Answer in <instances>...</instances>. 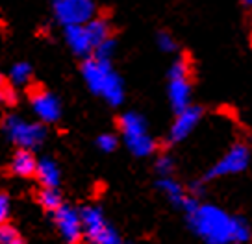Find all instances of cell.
<instances>
[{"label":"cell","instance_id":"1","mask_svg":"<svg viewBox=\"0 0 252 244\" xmlns=\"http://www.w3.org/2000/svg\"><path fill=\"white\" fill-rule=\"evenodd\" d=\"M193 233L208 244H243L251 241L249 222L212 204H198L188 215Z\"/></svg>","mask_w":252,"mask_h":244},{"label":"cell","instance_id":"2","mask_svg":"<svg viewBox=\"0 0 252 244\" xmlns=\"http://www.w3.org/2000/svg\"><path fill=\"white\" fill-rule=\"evenodd\" d=\"M82 76L89 91L104 98L110 106H121L125 102V85L121 76L113 71L111 61L87 55L82 63Z\"/></svg>","mask_w":252,"mask_h":244},{"label":"cell","instance_id":"3","mask_svg":"<svg viewBox=\"0 0 252 244\" xmlns=\"http://www.w3.org/2000/svg\"><path fill=\"white\" fill-rule=\"evenodd\" d=\"M4 134L19 148L35 150L47 139V130L41 122H30L17 115H8L4 120Z\"/></svg>","mask_w":252,"mask_h":244},{"label":"cell","instance_id":"4","mask_svg":"<svg viewBox=\"0 0 252 244\" xmlns=\"http://www.w3.org/2000/svg\"><path fill=\"white\" fill-rule=\"evenodd\" d=\"M82 233L87 241L94 244H119L123 239L119 231L106 220L104 213L98 207H84L80 211Z\"/></svg>","mask_w":252,"mask_h":244},{"label":"cell","instance_id":"5","mask_svg":"<svg viewBox=\"0 0 252 244\" xmlns=\"http://www.w3.org/2000/svg\"><path fill=\"white\" fill-rule=\"evenodd\" d=\"M251 163V148L247 142H236L232 148L206 172V180H217L232 174H241L249 168Z\"/></svg>","mask_w":252,"mask_h":244},{"label":"cell","instance_id":"6","mask_svg":"<svg viewBox=\"0 0 252 244\" xmlns=\"http://www.w3.org/2000/svg\"><path fill=\"white\" fill-rule=\"evenodd\" d=\"M96 13L93 0H54V15L62 26L86 24Z\"/></svg>","mask_w":252,"mask_h":244},{"label":"cell","instance_id":"7","mask_svg":"<svg viewBox=\"0 0 252 244\" xmlns=\"http://www.w3.org/2000/svg\"><path fill=\"white\" fill-rule=\"evenodd\" d=\"M30 104L33 113L39 117L41 122L52 124V122H58L62 117L60 100L41 85L30 87Z\"/></svg>","mask_w":252,"mask_h":244},{"label":"cell","instance_id":"8","mask_svg":"<svg viewBox=\"0 0 252 244\" xmlns=\"http://www.w3.org/2000/svg\"><path fill=\"white\" fill-rule=\"evenodd\" d=\"M52 217H54V224L58 231H60V235L65 243H78L82 241V220H80V211H76L74 207L71 205H65L62 204L54 213H52Z\"/></svg>","mask_w":252,"mask_h":244},{"label":"cell","instance_id":"9","mask_svg":"<svg viewBox=\"0 0 252 244\" xmlns=\"http://www.w3.org/2000/svg\"><path fill=\"white\" fill-rule=\"evenodd\" d=\"M202 118V109L198 106H191L184 108L176 113V117L173 120V126L169 132V141L171 142H182L186 141L189 135L195 132V128L198 126Z\"/></svg>","mask_w":252,"mask_h":244},{"label":"cell","instance_id":"10","mask_svg":"<svg viewBox=\"0 0 252 244\" xmlns=\"http://www.w3.org/2000/svg\"><path fill=\"white\" fill-rule=\"evenodd\" d=\"M63 28H65V41L74 54L80 57H87L93 54V43L89 39V33L84 24H71Z\"/></svg>","mask_w":252,"mask_h":244},{"label":"cell","instance_id":"11","mask_svg":"<svg viewBox=\"0 0 252 244\" xmlns=\"http://www.w3.org/2000/svg\"><path fill=\"white\" fill-rule=\"evenodd\" d=\"M169 100H171V108L174 113L188 108L191 104V81L189 76H176V78H169Z\"/></svg>","mask_w":252,"mask_h":244},{"label":"cell","instance_id":"12","mask_svg":"<svg viewBox=\"0 0 252 244\" xmlns=\"http://www.w3.org/2000/svg\"><path fill=\"white\" fill-rule=\"evenodd\" d=\"M35 166H37V158H35L33 150L19 148L11 159L9 168L19 178H32L35 174Z\"/></svg>","mask_w":252,"mask_h":244},{"label":"cell","instance_id":"13","mask_svg":"<svg viewBox=\"0 0 252 244\" xmlns=\"http://www.w3.org/2000/svg\"><path fill=\"white\" fill-rule=\"evenodd\" d=\"M33 176L37 178L41 187H60V183H62L60 166L56 165V161L50 158L37 159V166H35Z\"/></svg>","mask_w":252,"mask_h":244},{"label":"cell","instance_id":"14","mask_svg":"<svg viewBox=\"0 0 252 244\" xmlns=\"http://www.w3.org/2000/svg\"><path fill=\"white\" fill-rule=\"evenodd\" d=\"M156 187L158 190H161L165 194V198L174 207H182L184 200L188 196V190L184 189V185L171 176H159V180L156 181Z\"/></svg>","mask_w":252,"mask_h":244},{"label":"cell","instance_id":"15","mask_svg":"<svg viewBox=\"0 0 252 244\" xmlns=\"http://www.w3.org/2000/svg\"><path fill=\"white\" fill-rule=\"evenodd\" d=\"M128 150L134 154L135 158H149L156 152V141L154 137L147 132V134H139L134 135V137H126L125 139Z\"/></svg>","mask_w":252,"mask_h":244},{"label":"cell","instance_id":"16","mask_svg":"<svg viewBox=\"0 0 252 244\" xmlns=\"http://www.w3.org/2000/svg\"><path fill=\"white\" fill-rule=\"evenodd\" d=\"M119 130L123 132V137H134L139 134H147L149 126H147V120L135 113V111H128L123 117L119 118Z\"/></svg>","mask_w":252,"mask_h":244},{"label":"cell","instance_id":"17","mask_svg":"<svg viewBox=\"0 0 252 244\" xmlns=\"http://www.w3.org/2000/svg\"><path fill=\"white\" fill-rule=\"evenodd\" d=\"M86 30L89 33V39L93 43V48L100 43V41L108 39L111 35V24L104 19V17H93L91 21H87L86 24Z\"/></svg>","mask_w":252,"mask_h":244},{"label":"cell","instance_id":"18","mask_svg":"<svg viewBox=\"0 0 252 244\" xmlns=\"http://www.w3.org/2000/svg\"><path fill=\"white\" fill-rule=\"evenodd\" d=\"M37 202L48 213H54L63 204L62 194H60L58 187H41L39 194H37Z\"/></svg>","mask_w":252,"mask_h":244},{"label":"cell","instance_id":"19","mask_svg":"<svg viewBox=\"0 0 252 244\" xmlns=\"http://www.w3.org/2000/svg\"><path fill=\"white\" fill-rule=\"evenodd\" d=\"M32 74H33L32 65L26 63V61H19V63H15L11 67L9 78H11V83H13V85H28L32 80Z\"/></svg>","mask_w":252,"mask_h":244},{"label":"cell","instance_id":"20","mask_svg":"<svg viewBox=\"0 0 252 244\" xmlns=\"http://www.w3.org/2000/svg\"><path fill=\"white\" fill-rule=\"evenodd\" d=\"M115 50H117V41L110 35L108 39L100 41V43L93 48V54L91 55L98 57V59H108V61H111V57H113V54H115Z\"/></svg>","mask_w":252,"mask_h":244},{"label":"cell","instance_id":"21","mask_svg":"<svg viewBox=\"0 0 252 244\" xmlns=\"http://www.w3.org/2000/svg\"><path fill=\"white\" fill-rule=\"evenodd\" d=\"M24 239L21 237L19 229L11 226L9 222L0 224V244H23Z\"/></svg>","mask_w":252,"mask_h":244},{"label":"cell","instance_id":"22","mask_svg":"<svg viewBox=\"0 0 252 244\" xmlns=\"http://www.w3.org/2000/svg\"><path fill=\"white\" fill-rule=\"evenodd\" d=\"M156 43H158V48H159L161 52H165V54H173V52H176V50H178V43L174 41V37L169 32H159V33H158Z\"/></svg>","mask_w":252,"mask_h":244},{"label":"cell","instance_id":"23","mask_svg":"<svg viewBox=\"0 0 252 244\" xmlns=\"http://www.w3.org/2000/svg\"><path fill=\"white\" fill-rule=\"evenodd\" d=\"M154 170L158 176H173L174 172V161L171 156H159L154 163Z\"/></svg>","mask_w":252,"mask_h":244},{"label":"cell","instance_id":"24","mask_svg":"<svg viewBox=\"0 0 252 244\" xmlns=\"http://www.w3.org/2000/svg\"><path fill=\"white\" fill-rule=\"evenodd\" d=\"M96 146L98 150H102L106 154H110L113 150H117L119 146V139L113 134H102L96 137Z\"/></svg>","mask_w":252,"mask_h":244},{"label":"cell","instance_id":"25","mask_svg":"<svg viewBox=\"0 0 252 244\" xmlns=\"http://www.w3.org/2000/svg\"><path fill=\"white\" fill-rule=\"evenodd\" d=\"M9 213H11V200L8 194L0 192V224L9 220Z\"/></svg>","mask_w":252,"mask_h":244},{"label":"cell","instance_id":"26","mask_svg":"<svg viewBox=\"0 0 252 244\" xmlns=\"http://www.w3.org/2000/svg\"><path fill=\"white\" fill-rule=\"evenodd\" d=\"M17 102V95L13 91V87L4 85L0 81V104H15Z\"/></svg>","mask_w":252,"mask_h":244},{"label":"cell","instance_id":"27","mask_svg":"<svg viewBox=\"0 0 252 244\" xmlns=\"http://www.w3.org/2000/svg\"><path fill=\"white\" fill-rule=\"evenodd\" d=\"M243 4H245V6H247V8H251L252 0H243Z\"/></svg>","mask_w":252,"mask_h":244},{"label":"cell","instance_id":"28","mask_svg":"<svg viewBox=\"0 0 252 244\" xmlns=\"http://www.w3.org/2000/svg\"><path fill=\"white\" fill-rule=\"evenodd\" d=\"M0 81H2V76H0Z\"/></svg>","mask_w":252,"mask_h":244}]
</instances>
